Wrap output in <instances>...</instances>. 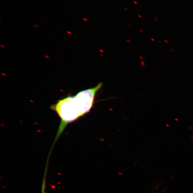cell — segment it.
Masks as SVG:
<instances>
[{"mask_svg": "<svg viewBox=\"0 0 193 193\" xmlns=\"http://www.w3.org/2000/svg\"><path fill=\"white\" fill-rule=\"evenodd\" d=\"M95 97L91 92L84 90L75 96H68L59 100L50 107L60 119L59 128L54 143L68 123L77 120L91 110Z\"/></svg>", "mask_w": 193, "mask_h": 193, "instance_id": "1", "label": "cell"}, {"mask_svg": "<svg viewBox=\"0 0 193 193\" xmlns=\"http://www.w3.org/2000/svg\"><path fill=\"white\" fill-rule=\"evenodd\" d=\"M193 129V126H192L191 127H190V129Z\"/></svg>", "mask_w": 193, "mask_h": 193, "instance_id": "2", "label": "cell"}, {"mask_svg": "<svg viewBox=\"0 0 193 193\" xmlns=\"http://www.w3.org/2000/svg\"><path fill=\"white\" fill-rule=\"evenodd\" d=\"M134 3H135L136 4H137L138 3H136V2L135 1H134Z\"/></svg>", "mask_w": 193, "mask_h": 193, "instance_id": "3", "label": "cell"}, {"mask_svg": "<svg viewBox=\"0 0 193 193\" xmlns=\"http://www.w3.org/2000/svg\"><path fill=\"white\" fill-rule=\"evenodd\" d=\"M89 1H92V0H89Z\"/></svg>", "mask_w": 193, "mask_h": 193, "instance_id": "4", "label": "cell"}]
</instances>
